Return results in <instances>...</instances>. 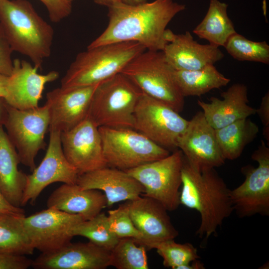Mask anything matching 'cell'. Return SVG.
I'll return each instance as SVG.
<instances>
[{"label":"cell","instance_id":"1","mask_svg":"<svg viewBox=\"0 0 269 269\" xmlns=\"http://www.w3.org/2000/svg\"><path fill=\"white\" fill-rule=\"evenodd\" d=\"M186 8L173 0H154L137 4L119 1L108 7L109 22L105 30L87 47L126 41L142 45L146 50L162 51L166 26Z\"/></svg>","mask_w":269,"mask_h":269},{"label":"cell","instance_id":"2","mask_svg":"<svg viewBox=\"0 0 269 269\" xmlns=\"http://www.w3.org/2000/svg\"><path fill=\"white\" fill-rule=\"evenodd\" d=\"M184 156V155H183ZM180 203L196 210L201 222L196 232L208 239L234 211L231 190L215 168L199 170L183 156Z\"/></svg>","mask_w":269,"mask_h":269},{"label":"cell","instance_id":"3","mask_svg":"<svg viewBox=\"0 0 269 269\" xmlns=\"http://www.w3.org/2000/svg\"><path fill=\"white\" fill-rule=\"evenodd\" d=\"M0 25L12 50L38 69L51 53L54 30L26 0H0Z\"/></svg>","mask_w":269,"mask_h":269},{"label":"cell","instance_id":"4","mask_svg":"<svg viewBox=\"0 0 269 269\" xmlns=\"http://www.w3.org/2000/svg\"><path fill=\"white\" fill-rule=\"evenodd\" d=\"M146 49L139 43L126 41L87 48L79 53L61 80L66 89L94 85L120 73Z\"/></svg>","mask_w":269,"mask_h":269},{"label":"cell","instance_id":"5","mask_svg":"<svg viewBox=\"0 0 269 269\" xmlns=\"http://www.w3.org/2000/svg\"><path fill=\"white\" fill-rule=\"evenodd\" d=\"M142 92L119 73L99 84L88 116L98 127L134 129V112Z\"/></svg>","mask_w":269,"mask_h":269},{"label":"cell","instance_id":"6","mask_svg":"<svg viewBox=\"0 0 269 269\" xmlns=\"http://www.w3.org/2000/svg\"><path fill=\"white\" fill-rule=\"evenodd\" d=\"M173 70L162 51L145 50L130 61L121 73L143 93L179 113L184 108V97L175 82Z\"/></svg>","mask_w":269,"mask_h":269},{"label":"cell","instance_id":"7","mask_svg":"<svg viewBox=\"0 0 269 269\" xmlns=\"http://www.w3.org/2000/svg\"><path fill=\"white\" fill-rule=\"evenodd\" d=\"M108 166L127 171L163 158L169 151L131 128L99 127Z\"/></svg>","mask_w":269,"mask_h":269},{"label":"cell","instance_id":"8","mask_svg":"<svg viewBox=\"0 0 269 269\" xmlns=\"http://www.w3.org/2000/svg\"><path fill=\"white\" fill-rule=\"evenodd\" d=\"M183 156L182 151L177 149L163 158L126 171L143 186L142 195L156 200L168 211H173L180 204Z\"/></svg>","mask_w":269,"mask_h":269},{"label":"cell","instance_id":"9","mask_svg":"<svg viewBox=\"0 0 269 269\" xmlns=\"http://www.w3.org/2000/svg\"><path fill=\"white\" fill-rule=\"evenodd\" d=\"M18 153L20 163L32 172L36 167L35 159L45 149V135L49 127L46 104L42 106L19 110L7 105V116L3 125Z\"/></svg>","mask_w":269,"mask_h":269},{"label":"cell","instance_id":"10","mask_svg":"<svg viewBox=\"0 0 269 269\" xmlns=\"http://www.w3.org/2000/svg\"><path fill=\"white\" fill-rule=\"evenodd\" d=\"M188 122L168 105L142 93L134 112V129L168 150H175Z\"/></svg>","mask_w":269,"mask_h":269},{"label":"cell","instance_id":"11","mask_svg":"<svg viewBox=\"0 0 269 269\" xmlns=\"http://www.w3.org/2000/svg\"><path fill=\"white\" fill-rule=\"evenodd\" d=\"M251 158L258 166L243 167L244 181L230 191L234 211L240 218L269 215V147L264 140Z\"/></svg>","mask_w":269,"mask_h":269},{"label":"cell","instance_id":"12","mask_svg":"<svg viewBox=\"0 0 269 269\" xmlns=\"http://www.w3.org/2000/svg\"><path fill=\"white\" fill-rule=\"evenodd\" d=\"M85 220L80 215L53 208L24 216L23 225L35 249L41 253L56 251L68 244L73 237L72 228Z\"/></svg>","mask_w":269,"mask_h":269},{"label":"cell","instance_id":"13","mask_svg":"<svg viewBox=\"0 0 269 269\" xmlns=\"http://www.w3.org/2000/svg\"><path fill=\"white\" fill-rule=\"evenodd\" d=\"M45 156L32 173L27 175L21 206L35 202L42 191L55 182L76 183L78 173L66 158L61 142V132L50 131Z\"/></svg>","mask_w":269,"mask_h":269},{"label":"cell","instance_id":"14","mask_svg":"<svg viewBox=\"0 0 269 269\" xmlns=\"http://www.w3.org/2000/svg\"><path fill=\"white\" fill-rule=\"evenodd\" d=\"M64 154L78 175L108 166L99 127L88 116L71 129L61 133Z\"/></svg>","mask_w":269,"mask_h":269},{"label":"cell","instance_id":"15","mask_svg":"<svg viewBox=\"0 0 269 269\" xmlns=\"http://www.w3.org/2000/svg\"><path fill=\"white\" fill-rule=\"evenodd\" d=\"M177 147L199 170L220 167L225 163L215 129L207 122L202 111L198 112L189 121L178 140Z\"/></svg>","mask_w":269,"mask_h":269},{"label":"cell","instance_id":"16","mask_svg":"<svg viewBox=\"0 0 269 269\" xmlns=\"http://www.w3.org/2000/svg\"><path fill=\"white\" fill-rule=\"evenodd\" d=\"M127 202L131 219L141 234L136 244L151 250L159 243L174 239L178 235L167 210L158 201L141 195Z\"/></svg>","mask_w":269,"mask_h":269},{"label":"cell","instance_id":"17","mask_svg":"<svg viewBox=\"0 0 269 269\" xmlns=\"http://www.w3.org/2000/svg\"><path fill=\"white\" fill-rule=\"evenodd\" d=\"M100 83L66 89L61 87L46 95L49 115L48 131H66L74 128L88 116L94 93Z\"/></svg>","mask_w":269,"mask_h":269},{"label":"cell","instance_id":"18","mask_svg":"<svg viewBox=\"0 0 269 269\" xmlns=\"http://www.w3.org/2000/svg\"><path fill=\"white\" fill-rule=\"evenodd\" d=\"M38 70L24 60L17 58L13 61V69L8 76L4 98L8 105L19 110L39 106L45 86L57 79L59 74L55 71L41 74L38 73Z\"/></svg>","mask_w":269,"mask_h":269},{"label":"cell","instance_id":"19","mask_svg":"<svg viewBox=\"0 0 269 269\" xmlns=\"http://www.w3.org/2000/svg\"><path fill=\"white\" fill-rule=\"evenodd\" d=\"M111 251L91 242L71 243L32 261L35 269H105L110 266Z\"/></svg>","mask_w":269,"mask_h":269},{"label":"cell","instance_id":"20","mask_svg":"<svg viewBox=\"0 0 269 269\" xmlns=\"http://www.w3.org/2000/svg\"><path fill=\"white\" fill-rule=\"evenodd\" d=\"M76 183L84 189L103 192L107 200V207L135 199L144 191L141 184L126 171L109 166L79 175Z\"/></svg>","mask_w":269,"mask_h":269},{"label":"cell","instance_id":"21","mask_svg":"<svg viewBox=\"0 0 269 269\" xmlns=\"http://www.w3.org/2000/svg\"><path fill=\"white\" fill-rule=\"evenodd\" d=\"M162 51L168 63L175 70H198L214 65L224 57L219 47L198 43L188 31L175 34Z\"/></svg>","mask_w":269,"mask_h":269},{"label":"cell","instance_id":"22","mask_svg":"<svg viewBox=\"0 0 269 269\" xmlns=\"http://www.w3.org/2000/svg\"><path fill=\"white\" fill-rule=\"evenodd\" d=\"M221 96L222 99L211 97L208 103L197 101L205 119L215 130L256 114V109L248 104V89L244 84L232 85Z\"/></svg>","mask_w":269,"mask_h":269},{"label":"cell","instance_id":"23","mask_svg":"<svg viewBox=\"0 0 269 269\" xmlns=\"http://www.w3.org/2000/svg\"><path fill=\"white\" fill-rule=\"evenodd\" d=\"M47 207L80 215L87 220L94 218L107 207V200L100 190L84 189L77 183H63L50 194Z\"/></svg>","mask_w":269,"mask_h":269},{"label":"cell","instance_id":"24","mask_svg":"<svg viewBox=\"0 0 269 269\" xmlns=\"http://www.w3.org/2000/svg\"><path fill=\"white\" fill-rule=\"evenodd\" d=\"M17 150L0 125V190L12 205L21 207L27 175L19 170Z\"/></svg>","mask_w":269,"mask_h":269},{"label":"cell","instance_id":"25","mask_svg":"<svg viewBox=\"0 0 269 269\" xmlns=\"http://www.w3.org/2000/svg\"><path fill=\"white\" fill-rule=\"evenodd\" d=\"M228 5L219 0H210L207 13L193 32L209 44L224 46L228 39L237 33L228 13Z\"/></svg>","mask_w":269,"mask_h":269},{"label":"cell","instance_id":"26","mask_svg":"<svg viewBox=\"0 0 269 269\" xmlns=\"http://www.w3.org/2000/svg\"><path fill=\"white\" fill-rule=\"evenodd\" d=\"M215 131L220 149L226 160L240 157L246 146L257 137L259 129L256 123L247 118Z\"/></svg>","mask_w":269,"mask_h":269},{"label":"cell","instance_id":"27","mask_svg":"<svg viewBox=\"0 0 269 269\" xmlns=\"http://www.w3.org/2000/svg\"><path fill=\"white\" fill-rule=\"evenodd\" d=\"M173 75L184 97L200 96L213 89L226 86L230 82L214 65L192 71L173 70Z\"/></svg>","mask_w":269,"mask_h":269},{"label":"cell","instance_id":"28","mask_svg":"<svg viewBox=\"0 0 269 269\" xmlns=\"http://www.w3.org/2000/svg\"><path fill=\"white\" fill-rule=\"evenodd\" d=\"M25 215L0 213V252L13 255H32L35 249L25 231Z\"/></svg>","mask_w":269,"mask_h":269},{"label":"cell","instance_id":"29","mask_svg":"<svg viewBox=\"0 0 269 269\" xmlns=\"http://www.w3.org/2000/svg\"><path fill=\"white\" fill-rule=\"evenodd\" d=\"M110 266L117 269H148L146 249L133 238L120 239L111 251Z\"/></svg>","mask_w":269,"mask_h":269},{"label":"cell","instance_id":"30","mask_svg":"<svg viewBox=\"0 0 269 269\" xmlns=\"http://www.w3.org/2000/svg\"><path fill=\"white\" fill-rule=\"evenodd\" d=\"M71 234L73 237H85L92 243L109 251L113 249L120 239L111 231L107 215L103 212L73 227Z\"/></svg>","mask_w":269,"mask_h":269},{"label":"cell","instance_id":"31","mask_svg":"<svg viewBox=\"0 0 269 269\" xmlns=\"http://www.w3.org/2000/svg\"><path fill=\"white\" fill-rule=\"evenodd\" d=\"M224 47L237 60L269 63V45L265 41L250 40L237 32L228 39Z\"/></svg>","mask_w":269,"mask_h":269},{"label":"cell","instance_id":"32","mask_svg":"<svg viewBox=\"0 0 269 269\" xmlns=\"http://www.w3.org/2000/svg\"><path fill=\"white\" fill-rule=\"evenodd\" d=\"M163 259L166 268L179 269L200 258L197 249L191 243L180 244L170 239L157 244L154 248Z\"/></svg>","mask_w":269,"mask_h":269},{"label":"cell","instance_id":"33","mask_svg":"<svg viewBox=\"0 0 269 269\" xmlns=\"http://www.w3.org/2000/svg\"><path fill=\"white\" fill-rule=\"evenodd\" d=\"M108 221L111 231L119 239L131 238L137 242L141 233L135 227L130 215L127 202L108 211Z\"/></svg>","mask_w":269,"mask_h":269},{"label":"cell","instance_id":"34","mask_svg":"<svg viewBox=\"0 0 269 269\" xmlns=\"http://www.w3.org/2000/svg\"><path fill=\"white\" fill-rule=\"evenodd\" d=\"M46 7L49 17L53 22H59L70 15L71 2L67 0H39Z\"/></svg>","mask_w":269,"mask_h":269},{"label":"cell","instance_id":"35","mask_svg":"<svg viewBox=\"0 0 269 269\" xmlns=\"http://www.w3.org/2000/svg\"><path fill=\"white\" fill-rule=\"evenodd\" d=\"M12 50L0 25V73L9 76L13 69Z\"/></svg>","mask_w":269,"mask_h":269},{"label":"cell","instance_id":"36","mask_svg":"<svg viewBox=\"0 0 269 269\" xmlns=\"http://www.w3.org/2000/svg\"><path fill=\"white\" fill-rule=\"evenodd\" d=\"M32 261L26 256L9 255L0 252V269H27L31 267Z\"/></svg>","mask_w":269,"mask_h":269},{"label":"cell","instance_id":"37","mask_svg":"<svg viewBox=\"0 0 269 269\" xmlns=\"http://www.w3.org/2000/svg\"><path fill=\"white\" fill-rule=\"evenodd\" d=\"M263 125V134L269 142V93L268 92L262 98V102L259 109H256Z\"/></svg>","mask_w":269,"mask_h":269},{"label":"cell","instance_id":"38","mask_svg":"<svg viewBox=\"0 0 269 269\" xmlns=\"http://www.w3.org/2000/svg\"><path fill=\"white\" fill-rule=\"evenodd\" d=\"M21 207H15L11 204L0 190V213H13L25 215Z\"/></svg>","mask_w":269,"mask_h":269},{"label":"cell","instance_id":"39","mask_svg":"<svg viewBox=\"0 0 269 269\" xmlns=\"http://www.w3.org/2000/svg\"><path fill=\"white\" fill-rule=\"evenodd\" d=\"M7 116V104L3 98L0 97V125H4Z\"/></svg>","mask_w":269,"mask_h":269},{"label":"cell","instance_id":"40","mask_svg":"<svg viewBox=\"0 0 269 269\" xmlns=\"http://www.w3.org/2000/svg\"><path fill=\"white\" fill-rule=\"evenodd\" d=\"M8 76L0 73V97L4 98L6 95Z\"/></svg>","mask_w":269,"mask_h":269},{"label":"cell","instance_id":"41","mask_svg":"<svg viewBox=\"0 0 269 269\" xmlns=\"http://www.w3.org/2000/svg\"><path fill=\"white\" fill-rule=\"evenodd\" d=\"M205 269L204 264L199 259L191 262L188 265L183 266L179 269Z\"/></svg>","mask_w":269,"mask_h":269},{"label":"cell","instance_id":"42","mask_svg":"<svg viewBox=\"0 0 269 269\" xmlns=\"http://www.w3.org/2000/svg\"><path fill=\"white\" fill-rule=\"evenodd\" d=\"M94 1L100 5L106 6L108 7L116 2L121 1L120 0H94Z\"/></svg>","mask_w":269,"mask_h":269},{"label":"cell","instance_id":"43","mask_svg":"<svg viewBox=\"0 0 269 269\" xmlns=\"http://www.w3.org/2000/svg\"><path fill=\"white\" fill-rule=\"evenodd\" d=\"M121 1L128 4H137L144 3L147 1V0H120Z\"/></svg>","mask_w":269,"mask_h":269},{"label":"cell","instance_id":"44","mask_svg":"<svg viewBox=\"0 0 269 269\" xmlns=\"http://www.w3.org/2000/svg\"><path fill=\"white\" fill-rule=\"evenodd\" d=\"M68 1L70 2H72V1L74 0H67Z\"/></svg>","mask_w":269,"mask_h":269}]
</instances>
